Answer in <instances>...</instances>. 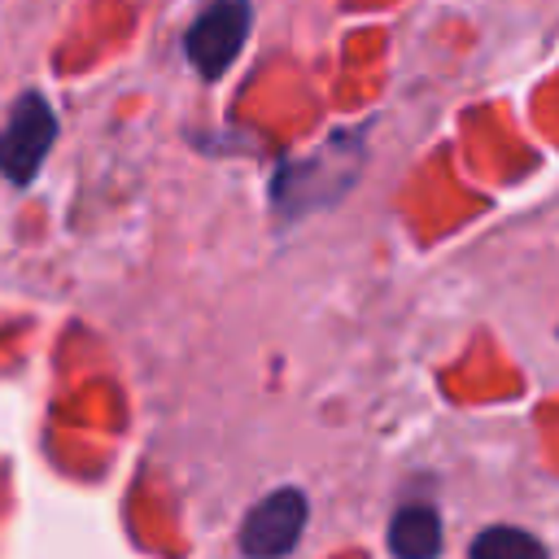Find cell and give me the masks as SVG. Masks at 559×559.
Masks as SVG:
<instances>
[{
	"mask_svg": "<svg viewBox=\"0 0 559 559\" xmlns=\"http://www.w3.org/2000/svg\"><path fill=\"white\" fill-rule=\"evenodd\" d=\"M349 144H354V140H349ZM349 144L336 140V144H328L323 153H314V157H306V162H297V166H280V175L271 179V201H275V210H280V214H306V210H314V205H332V201L354 183V175H358V157L345 162V166H336V157H341Z\"/></svg>",
	"mask_w": 559,
	"mask_h": 559,
	"instance_id": "1",
	"label": "cell"
},
{
	"mask_svg": "<svg viewBox=\"0 0 559 559\" xmlns=\"http://www.w3.org/2000/svg\"><path fill=\"white\" fill-rule=\"evenodd\" d=\"M57 140V114L39 92H22L0 127V175L9 183H31Z\"/></svg>",
	"mask_w": 559,
	"mask_h": 559,
	"instance_id": "2",
	"label": "cell"
},
{
	"mask_svg": "<svg viewBox=\"0 0 559 559\" xmlns=\"http://www.w3.org/2000/svg\"><path fill=\"white\" fill-rule=\"evenodd\" d=\"M310 520V502L297 485H280L275 493H266L262 502L249 507L245 524H240V550L253 559H275L297 550L301 533Z\"/></svg>",
	"mask_w": 559,
	"mask_h": 559,
	"instance_id": "3",
	"label": "cell"
},
{
	"mask_svg": "<svg viewBox=\"0 0 559 559\" xmlns=\"http://www.w3.org/2000/svg\"><path fill=\"white\" fill-rule=\"evenodd\" d=\"M249 22H253V9L249 0H214L183 35V52L188 61L205 74V79H218L245 48L249 39Z\"/></svg>",
	"mask_w": 559,
	"mask_h": 559,
	"instance_id": "4",
	"label": "cell"
},
{
	"mask_svg": "<svg viewBox=\"0 0 559 559\" xmlns=\"http://www.w3.org/2000/svg\"><path fill=\"white\" fill-rule=\"evenodd\" d=\"M389 550L397 559H432L441 550V515L428 502H406L389 520Z\"/></svg>",
	"mask_w": 559,
	"mask_h": 559,
	"instance_id": "5",
	"label": "cell"
},
{
	"mask_svg": "<svg viewBox=\"0 0 559 559\" xmlns=\"http://www.w3.org/2000/svg\"><path fill=\"white\" fill-rule=\"evenodd\" d=\"M515 555L537 559V555H546V546H542V537H533L515 524H493L472 537V559H515Z\"/></svg>",
	"mask_w": 559,
	"mask_h": 559,
	"instance_id": "6",
	"label": "cell"
}]
</instances>
